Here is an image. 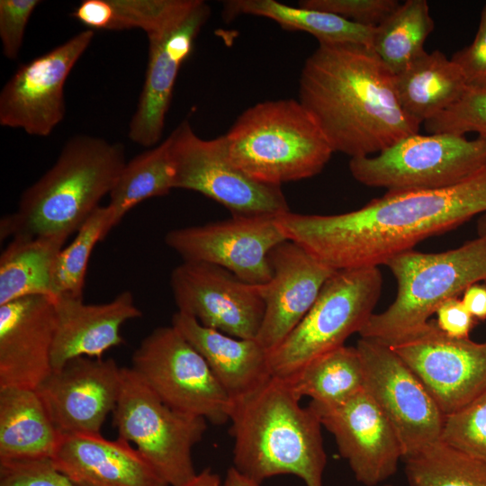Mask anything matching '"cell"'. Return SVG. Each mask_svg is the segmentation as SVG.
I'll return each mask as SVG.
<instances>
[{"label": "cell", "mask_w": 486, "mask_h": 486, "mask_svg": "<svg viewBox=\"0 0 486 486\" xmlns=\"http://www.w3.org/2000/svg\"><path fill=\"white\" fill-rule=\"evenodd\" d=\"M451 59L461 69L468 88L486 90V3L472 42L456 51Z\"/></svg>", "instance_id": "40"}, {"label": "cell", "mask_w": 486, "mask_h": 486, "mask_svg": "<svg viewBox=\"0 0 486 486\" xmlns=\"http://www.w3.org/2000/svg\"><path fill=\"white\" fill-rule=\"evenodd\" d=\"M94 36L92 30L80 32L20 65L1 90L0 124L32 136H49L65 117L66 80Z\"/></svg>", "instance_id": "14"}, {"label": "cell", "mask_w": 486, "mask_h": 486, "mask_svg": "<svg viewBox=\"0 0 486 486\" xmlns=\"http://www.w3.org/2000/svg\"><path fill=\"white\" fill-rule=\"evenodd\" d=\"M55 326L50 295L0 305V388L36 390L50 375Z\"/></svg>", "instance_id": "21"}, {"label": "cell", "mask_w": 486, "mask_h": 486, "mask_svg": "<svg viewBox=\"0 0 486 486\" xmlns=\"http://www.w3.org/2000/svg\"><path fill=\"white\" fill-rule=\"evenodd\" d=\"M356 347L364 388L393 426L402 459L439 441L445 415L412 370L378 340L360 338Z\"/></svg>", "instance_id": "13"}, {"label": "cell", "mask_w": 486, "mask_h": 486, "mask_svg": "<svg viewBox=\"0 0 486 486\" xmlns=\"http://www.w3.org/2000/svg\"><path fill=\"white\" fill-rule=\"evenodd\" d=\"M177 311L202 326L242 339H256L265 302L258 284L216 265L183 261L170 274Z\"/></svg>", "instance_id": "16"}, {"label": "cell", "mask_w": 486, "mask_h": 486, "mask_svg": "<svg viewBox=\"0 0 486 486\" xmlns=\"http://www.w3.org/2000/svg\"><path fill=\"white\" fill-rule=\"evenodd\" d=\"M298 5L303 8L330 13L352 22L378 26L399 5L397 0H302Z\"/></svg>", "instance_id": "37"}, {"label": "cell", "mask_w": 486, "mask_h": 486, "mask_svg": "<svg viewBox=\"0 0 486 486\" xmlns=\"http://www.w3.org/2000/svg\"><path fill=\"white\" fill-rule=\"evenodd\" d=\"M403 460L410 486H486V463L441 441Z\"/></svg>", "instance_id": "32"}, {"label": "cell", "mask_w": 486, "mask_h": 486, "mask_svg": "<svg viewBox=\"0 0 486 486\" xmlns=\"http://www.w3.org/2000/svg\"><path fill=\"white\" fill-rule=\"evenodd\" d=\"M284 379L272 376L252 393L232 400L230 433L233 467L262 483L291 474L306 486H324L327 464L321 422Z\"/></svg>", "instance_id": "3"}, {"label": "cell", "mask_w": 486, "mask_h": 486, "mask_svg": "<svg viewBox=\"0 0 486 486\" xmlns=\"http://www.w3.org/2000/svg\"><path fill=\"white\" fill-rule=\"evenodd\" d=\"M479 236H486V213H484L478 222Z\"/></svg>", "instance_id": "45"}, {"label": "cell", "mask_w": 486, "mask_h": 486, "mask_svg": "<svg viewBox=\"0 0 486 486\" xmlns=\"http://www.w3.org/2000/svg\"><path fill=\"white\" fill-rule=\"evenodd\" d=\"M210 14L209 5L201 0L175 27L148 38L145 80L129 126L128 136L132 142L147 148L159 143L178 72L191 56Z\"/></svg>", "instance_id": "20"}, {"label": "cell", "mask_w": 486, "mask_h": 486, "mask_svg": "<svg viewBox=\"0 0 486 486\" xmlns=\"http://www.w3.org/2000/svg\"><path fill=\"white\" fill-rule=\"evenodd\" d=\"M382 486H393V485H392V484H384Z\"/></svg>", "instance_id": "46"}, {"label": "cell", "mask_w": 486, "mask_h": 486, "mask_svg": "<svg viewBox=\"0 0 486 486\" xmlns=\"http://www.w3.org/2000/svg\"><path fill=\"white\" fill-rule=\"evenodd\" d=\"M398 284L396 298L373 313L359 335L387 344L429 320L445 301L486 283V236L442 253L409 250L386 264Z\"/></svg>", "instance_id": "6"}, {"label": "cell", "mask_w": 486, "mask_h": 486, "mask_svg": "<svg viewBox=\"0 0 486 486\" xmlns=\"http://www.w3.org/2000/svg\"><path fill=\"white\" fill-rule=\"evenodd\" d=\"M60 437L36 390L0 388V462L51 459Z\"/></svg>", "instance_id": "25"}, {"label": "cell", "mask_w": 486, "mask_h": 486, "mask_svg": "<svg viewBox=\"0 0 486 486\" xmlns=\"http://www.w3.org/2000/svg\"><path fill=\"white\" fill-rule=\"evenodd\" d=\"M66 239L14 238L0 256V305L33 295L51 296L52 268Z\"/></svg>", "instance_id": "28"}, {"label": "cell", "mask_w": 486, "mask_h": 486, "mask_svg": "<svg viewBox=\"0 0 486 486\" xmlns=\"http://www.w3.org/2000/svg\"><path fill=\"white\" fill-rule=\"evenodd\" d=\"M201 0H108V30L141 29L147 37L160 35L182 22Z\"/></svg>", "instance_id": "34"}, {"label": "cell", "mask_w": 486, "mask_h": 486, "mask_svg": "<svg viewBox=\"0 0 486 486\" xmlns=\"http://www.w3.org/2000/svg\"><path fill=\"white\" fill-rule=\"evenodd\" d=\"M435 313L436 325L445 334L454 338H469L476 320L458 297L442 302Z\"/></svg>", "instance_id": "41"}, {"label": "cell", "mask_w": 486, "mask_h": 486, "mask_svg": "<svg viewBox=\"0 0 486 486\" xmlns=\"http://www.w3.org/2000/svg\"><path fill=\"white\" fill-rule=\"evenodd\" d=\"M382 287L377 266L337 270L304 318L269 352L272 375L288 378L314 359L345 346L373 315Z\"/></svg>", "instance_id": "7"}, {"label": "cell", "mask_w": 486, "mask_h": 486, "mask_svg": "<svg viewBox=\"0 0 486 486\" xmlns=\"http://www.w3.org/2000/svg\"><path fill=\"white\" fill-rule=\"evenodd\" d=\"M169 137L175 188L200 193L231 215L276 217L290 212L281 186L257 182L231 162L224 134L202 139L184 120Z\"/></svg>", "instance_id": "11"}, {"label": "cell", "mask_w": 486, "mask_h": 486, "mask_svg": "<svg viewBox=\"0 0 486 486\" xmlns=\"http://www.w3.org/2000/svg\"><path fill=\"white\" fill-rule=\"evenodd\" d=\"M112 212L108 205L97 207L76 232L72 242L58 254L51 278V296L83 298L87 265L97 242L109 234Z\"/></svg>", "instance_id": "33"}, {"label": "cell", "mask_w": 486, "mask_h": 486, "mask_svg": "<svg viewBox=\"0 0 486 486\" xmlns=\"http://www.w3.org/2000/svg\"><path fill=\"white\" fill-rule=\"evenodd\" d=\"M0 486H78L50 459L0 462Z\"/></svg>", "instance_id": "38"}, {"label": "cell", "mask_w": 486, "mask_h": 486, "mask_svg": "<svg viewBox=\"0 0 486 486\" xmlns=\"http://www.w3.org/2000/svg\"><path fill=\"white\" fill-rule=\"evenodd\" d=\"M224 136L231 162L270 185L315 176L333 153L310 114L292 98L248 107Z\"/></svg>", "instance_id": "5"}, {"label": "cell", "mask_w": 486, "mask_h": 486, "mask_svg": "<svg viewBox=\"0 0 486 486\" xmlns=\"http://www.w3.org/2000/svg\"><path fill=\"white\" fill-rule=\"evenodd\" d=\"M298 93L333 152L351 158L378 154L419 130L400 106L394 74L365 45L319 43L302 68Z\"/></svg>", "instance_id": "2"}, {"label": "cell", "mask_w": 486, "mask_h": 486, "mask_svg": "<svg viewBox=\"0 0 486 486\" xmlns=\"http://www.w3.org/2000/svg\"><path fill=\"white\" fill-rule=\"evenodd\" d=\"M269 262L272 277L258 284L265 314L256 339L271 352L304 318L337 270L288 239L272 249Z\"/></svg>", "instance_id": "19"}, {"label": "cell", "mask_w": 486, "mask_h": 486, "mask_svg": "<svg viewBox=\"0 0 486 486\" xmlns=\"http://www.w3.org/2000/svg\"><path fill=\"white\" fill-rule=\"evenodd\" d=\"M294 394L312 403L339 405L364 389V366L356 346H340L284 379Z\"/></svg>", "instance_id": "29"}, {"label": "cell", "mask_w": 486, "mask_h": 486, "mask_svg": "<svg viewBox=\"0 0 486 486\" xmlns=\"http://www.w3.org/2000/svg\"><path fill=\"white\" fill-rule=\"evenodd\" d=\"M394 76L400 106L420 124L454 104L468 89L459 67L438 50L426 51Z\"/></svg>", "instance_id": "26"}, {"label": "cell", "mask_w": 486, "mask_h": 486, "mask_svg": "<svg viewBox=\"0 0 486 486\" xmlns=\"http://www.w3.org/2000/svg\"><path fill=\"white\" fill-rule=\"evenodd\" d=\"M309 406L333 435L358 482L379 486L396 472L403 456L400 438L365 388L339 405Z\"/></svg>", "instance_id": "18"}, {"label": "cell", "mask_w": 486, "mask_h": 486, "mask_svg": "<svg viewBox=\"0 0 486 486\" xmlns=\"http://www.w3.org/2000/svg\"><path fill=\"white\" fill-rule=\"evenodd\" d=\"M386 345L418 376L445 416L486 392V342L451 338L429 320Z\"/></svg>", "instance_id": "12"}, {"label": "cell", "mask_w": 486, "mask_h": 486, "mask_svg": "<svg viewBox=\"0 0 486 486\" xmlns=\"http://www.w3.org/2000/svg\"><path fill=\"white\" fill-rule=\"evenodd\" d=\"M434 30L426 0H407L374 27L372 49L394 74L426 52L424 44Z\"/></svg>", "instance_id": "31"}, {"label": "cell", "mask_w": 486, "mask_h": 486, "mask_svg": "<svg viewBox=\"0 0 486 486\" xmlns=\"http://www.w3.org/2000/svg\"><path fill=\"white\" fill-rule=\"evenodd\" d=\"M223 14L227 20L242 14L268 18L284 30L308 32L319 43H352L371 48L374 32V27L360 25L330 13L274 0L225 1Z\"/></svg>", "instance_id": "27"}, {"label": "cell", "mask_w": 486, "mask_h": 486, "mask_svg": "<svg viewBox=\"0 0 486 486\" xmlns=\"http://www.w3.org/2000/svg\"><path fill=\"white\" fill-rule=\"evenodd\" d=\"M52 298L56 317L53 370L79 356L102 358L107 350L124 343L122 326L142 316L130 291L99 304H87L83 298L70 295Z\"/></svg>", "instance_id": "22"}, {"label": "cell", "mask_w": 486, "mask_h": 486, "mask_svg": "<svg viewBox=\"0 0 486 486\" xmlns=\"http://www.w3.org/2000/svg\"><path fill=\"white\" fill-rule=\"evenodd\" d=\"M78 486H169L128 441L99 435H62L50 459Z\"/></svg>", "instance_id": "23"}, {"label": "cell", "mask_w": 486, "mask_h": 486, "mask_svg": "<svg viewBox=\"0 0 486 486\" xmlns=\"http://www.w3.org/2000/svg\"><path fill=\"white\" fill-rule=\"evenodd\" d=\"M122 381V367L112 358L79 356L53 370L36 391L61 436L99 435Z\"/></svg>", "instance_id": "17"}, {"label": "cell", "mask_w": 486, "mask_h": 486, "mask_svg": "<svg viewBox=\"0 0 486 486\" xmlns=\"http://www.w3.org/2000/svg\"><path fill=\"white\" fill-rule=\"evenodd\" d=\"M202 355L231 400L243 398L273 375L269 352L256 339L237 338L176 311L172 324Z\"/></svg>", "instance_id": "24"}, {"label": "cell", "mask_w": 486, "mask_h": 486, "mask_svg": "<svg viewBox=\"0 0 486 486\" xmlns=\"http://www.w3.org/2000/svg\"><path fill=\"white\" fill-rule=\"evenodd\" d=\"M220 486H261V484L244 476L232 466L228 470Z\"/></svg>", "instance_id": "43"}, {"label": "cell", "mask_w": 486, "mask_h": 486, "mask_svg": "<svg viewBox=\"0 0 486 486\" xmlns=\"http://www.w3.org/2000/svg\"><path fill=\"white\" fill-rule=\"evenodd\" d=\"M461 301L475 320H486V284L471 285L464 292Z\"/></svg>", "instance_id": "42"}, {"label": "cell", "mask_w": 486, "mask_h": 486, "mask_svg": "<svg viewBox=\"0 0 486 486\" xmlns=\"http://www.w3.org/2000/svg\"><path fill=\"white\" fill-rule=\"evenodd\" d=\"M221 481L218 474L210 469H204L187 486H220Z\"/></svg>", "instance_id": "44"}, {"label": "cell", "mask_w": 486, "mask_h": 486, "mask_svg": "<svg viewBox=\"0 0 486 486\" xmlns=\"http://www.w3.org/2000/svg\"><path fill=\"white\" fill-rule=\"evenodd\" d=\"M486 165V139L451 133H414L375 156L349 161L362 184L387 192L448 187Z\"/></svg>", "instance_id": "9"}, {"label": "cell", "mask_w": 486, "mask_h": 486, "mask_svg": "<svg viewBox=\"0 0 486 486\" xmlns=\"http://www.w3.org/2000/svg\"><path fill=\"white\" fill-rule=\"evenodd\" d=\"M439 441L486 463V392L445 416Z\"/></svg>", "instance_id": "35"}, {"label": "cell", "mask_w": 486, "mask_h": 486, "mask_svg": "<svg viewBox=\"0 0 486 486\" xmlns=\"http://www.w3.org/2000/svg\"><path fill=\"white\" fill-rule=\"evenodd\" d=\"M174 188L171 139L168 136L125 163L109 194L110 230L139 203L166 195Z\"/></svg>", "instance_id": "30"}, {"label": "cell", "mask_w": 486, "mask_h": 486, "mask_svg": "<svg viewBox=\"0 0 486 486\" xmlns=\"http://www.w3.org/2000/svg\"><path fill=\"white\" fill-rule=\"evenodd\" d=\"M486 213V165L444 188L387 192L362 208L334 215L277 216L291 240L335 270L385 265L427 238Z\"/></svg>", "instance_id": "1"}, {"label": "cell", "mask_w": 486, "mask_h": 486, "mask_svg": "<svg viewBox=\"0 0 486 486\" xmlns=\"http://www.w3.org/2000/svg\"><path fill=\"white\" fill-rule=\"evenodd\" d=\"M131 363L130 368L168 407L214 425L230 421L231 399L202 355L172 325L144 338Z\"/></svg>", "instance_id": "10"}, {"label": "cell", "mask_w": 486, "mask_h": 486, "mask_svg": "<svg viewBox=\"0 0 486 486\" xmlns=\"http://www.w3.org/2000/svg\"><path fill=\"white\" fill-rule=\"evenodd\" d=\"M125 163L121 143L89 135L72 137L53 166L23 191L17 210L1 219V240L35 237L67 240L109 195Z\"/></svg>", "instance_id": "4"}, {"label": "cell", "mask_w": 486, "mask_h": 486, "mask_svg": "<svg viewBox=\"0 0 486 486\" xmlns=\"http://www.w3.org/2000/svg\"><path fill=\"white\" fill-rule=\"evenodd\" d=\"M274 216H239L204 225L175 229L165 243L183 261L223 267L244 282L267 283L273 274L269 254L287 240Z\"/></svg>", "instance_id": "15"}, {"label": "cell", "mask_w": 486, "mask_h": 486, "mask_svg": "<svg viewBox=\"0 0 486 486\" xmlns=\"http://www.w3.org/2000/svg\"><path fill=\"white\" fill-rule=\"evenodd\" d=\"M428 133L464 135L476 132L486 139V90L468 88L454 104L424 122Z\"/></svg>", "instance_id": "36"}, {"label": "cell", "mask_w": 486, "mask_h": 486, "mask_svg": "<svg viewBox=\"0 0 486 486\" xmlns=\"http://www.w3.org/2000/svg\"><path fill=\"white\" fill-rule=\"evenodd\" d=\"M206 421L168 407L130 367H122L112 425L169 486H187L196 477L192 451Z\"/></svg>", "instance_id": "8"}, {"label": "cell", "mask_w": 486, "mask_h": 486, "mask_svg": "<svg viewBox=\"0 0 486 486\" xmlns=\"http://www.w3.org/2000/svg\"><path fill=\"white\" fill-rule=\"evenodd\" d=\"M39 0H1L0 38L3 54L15 59L22 45L26 26Z\"/></svg>", "instance_id": "39"}]
</instances>
